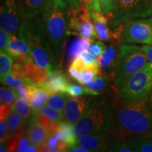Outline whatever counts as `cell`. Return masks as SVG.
I'll return each instance as SVG.
<instances>
[{
	"label": "cell",
	"mask_w": 152,
	"mask_h": 152,
	"mask_svg": "<svg viewBox=\"0 0 152 152\" xmlns=\"http://www.w3.org/2000/svg\"><path fill=\"white\" fill-rule=\"evenodd\" d=\"M113 130L111 137L127 139L145 135L152 130V111L147 106V100L122 102L116 98L113 108Z\"/></svg>",
	"instance_id": "obj_1"
},
{
	"label": "cell",
	"mask_w": 152,
	"mask_h": 152,
	"mask_svg": "<svg viewBox=\"0 0 152 152\" xmlns=\"http://www.w3.org/2000/svg\"><path fill=\"white\" fill-rule=\"evenodd\" d=\"M18 35L29 46L30 61L46 69L49 75L59 69L60 65L47 36L42 16L23 22Z\"/></svg>",
	"instance_id": "obj_2"
},
{
	"label": "cell",
	"mask_w": 152,
	"mask_h": 152,
	"mask_svg": "<svg viewBox=\"0 0 152 152\" xmlns=\"http://www.w3.org/2000/svg\"><path fill=\"white\" fill-rule=\"evenodd\" d=\"M73 8L64 0H53L52 5L42 13L45 31L56 59L61 66L69 36L70 22Z\"/></svg>",
	"instance_id": "obj_3"
},
{
	"label": "cell",
	"mask_w": 152,
	"mask_h": 152,
	"mask_svg": "<svg viewBox=\"0 0 152 152\" xmlns=\"http://www.w3.org/2000/svg\"><path fill=\"white\" fill-rule=\"evenodd\" d=\"M116 96H92L90 104L77 123L73 125L76 137L90 133H108L113 130V108Z\"/></svg>",
	"instance_id": "obj_4"
},
{
	"label": "cell",
	"mask_w": 152,
	"mask_h": 152,
	"mask_svg": "<svg viewBox=\"0 0 152 152\" xmlns=\"http://www.w3.org/2000/svg\"><path fill=\"white\" fill-rule=\"evenodd\" d=\"M149 63L142 47L135 44L123 43L114 73V82L118 87L142 69Z\"/></svg>",
	"instance_id": "obj_5"
},
{
	"label": "cell",
	"mask_w": 152,
	"mask_h": 152,
	"mask_svg": "<svg viewBox=\"0 0 152 152\" xmlns=\"http://www.w3.org/2000/svg\"><path fill=\"white\" fill-rule=\"evenodd\" d=\"M151 87L152 64L149 62L142 69L117 87V98L122 102L147 100Z\"/></svg>",
	"instance_id": "obj_6"
},
{
	"label": "cell",
	"mask_w": 152,
	"mask_h": 152,
	"mask_svg": "<svg viewBox=\"0 0 152 152\" xmlns=\"http://www.w3.org/2000/svg\"><path fill=\"white\" fill-rule=\"evenodd\" d=\"M115 40L121 44H152V16L128 20L112 28Z\"/></svg>",
	"instance_id": "obj_7"
},
{
	"label": "cell",
	"mask_w": 152,
	"mask_h": 152,
	"mask_svg": "<svg viewBox=\"0 0 152 152\" xmlns=\"http://www.w3.org/2000/svg\"><path fill=\"white\" fill-rule=\"evenodd\" d=\"M151 0H115L111 14L107 16L111 28L128 20L152 16Z\"/></svg>",
	"instance_id": "obj_8"
},
{
	"label": "cell",
	"mask_w": 152,
	"mask_h": 152,
	"mask_svg": "<svg viewBox=\"0 0 152 152\" xmlns=\"http://www.w3.org/2000/svg\"><path fill=\"white\" fill-rule=\"evenodd\" d=\"M70 32L71 35L87 38L91 42L97 39L94 23L87 8L80 7L78 9H73L70 22Z\"/></svg>",
	"instance_id": "obj_9"
},
{
	"label": "cell",
	"mask_w": 152,
	"mask_h": 152,
	"mask_svg": "<svg viewBox=\"0 0 152 152\" xmlns=\"http://www.w3.org/2000/svg\"><path fill=\"white\" fill-rule=\"evenodd\" d=\"M15 0H3L1 4L0 27L11 35H18L23 22Z\"/></svg>",
	"instance_id": "obj_10"
},
{
	"label": "cell",
	"mask_w": 152,
	"mask_h": 152,
	"mask_svg": "<svg viewBox=\"0 0 152 152\" xmlns=\"http://www.w3.org/2000/svg\"><path fill=\"white\" fill-rule=\"evenodd\" d=\"M92 95L87 96H68L65 109L64 111V121L73 125L84 115L90 105Z\"/></svg>",
	"instance_id": "obj_11"
},
{
	"label": "cell",
	"mask_w": 152,
	"mask_h": 152,
	"mask_svg": "<svg viewBox=\"0 0 152 152\" xmlns=\"http://www.w3.org/2000/svg\"><path fill=\"white\" fill-rule=\"evenodd\" d=\"M84 86L92 91L94 96L109 95L117 96V86L114 78L105 73H101L95 75L90 83Z\"/></svg>",
	"instance_id": "obj_12"
},
{
	"label": "cell",
	"mask_w": 152,
	"mask_h": 152,
	"mask_svg": "<svg viewBox=\"0 0 152 152\" xmlns=\"http://www.w3.org/2000/svg\"><path fill=\"white\" fill-rule=\"evenodd\" d=\"M23 20L39 16L52 5L53 0H15Z\"/></svg>",
	"instance_id": "obj_13"
},
{
	"label": "cell",
	"mask_w": 152,
	"mask_h": 152,
	"mask_svg": "<svg viewBox=\"0 0 152 152\" xmlns=\"http://www.w3.org/2000/svg\"><path fill=\"white\" fill-rule=\"evenodd\" d=\"M96 31L97 39L102 42H108L109 43H120L115 40L113 30L109 26V20L104 12L90 11ZM121 44V43H120Z\"/></svg>",
	"instance_id": "obj_14"
},
{
	"label": "cell",
	"mask_w": 152,
	"mask_h": 152,
	"mask_svg": "<svg viewBox=\"0 0 152 152\" xmlns=\"http://www.w3.org/2000/svg\"><path fill=\"white\" fill-rule=\"evenodd\" d=\"M110 134L90 133L77 139L76 145L86 149L89 151H106L109 143Z\"/></svg>",
	"instance_id": "obj_15"
},
{
	"label": "cell",
	"mask_w": 152,
	"mask_h": 152,
	"mask_svg": "<svg viewBox=\"0 0 152 152\" xmlns=\"http://www.w3.org/2000/svg\"><path fill=\"white\" fill-rule=\"evenodd\" d=\"M121 44H111L106 47L102 55L99 57V64L102 73L113 77L114 78L115 67L118 59Z\"/></svg>",
	"instance_id": "obj_16"
},
{
	"label": "cell",
	"mask_w": 152,
	"mask_h": 152,
	"mask_svg": "<svg viewBox=\"0 0 152 152\" xmlns=\"http://www.w3.org/2000/svg\"><path fill=\"white\" fill-rule=\"evenodd\" d=\"M69 79L68 76L58 69L54 73L49 75L45 83L41 85H37L42 87L49 94L56 93H65L68 85H69Z\"/></svg>",
	"instance_id": "obj_17"
},
{
	"label": "cell",
	"mask_w": 152,
	"mask_h": 152,
	"mask_svg": "<svg viewBox=\"0 0 152 152\" xmlns=\"http://www.w3.org/2000/svg\"><path fill=\"white\" fill-rule=\"evenodd\" d=\"M7 52L14 58V61L25 62L30 58L29 46L18 35H12Z\"/></svg>",
	"instance_id": "obj_18"
},
{
	"label": "cell",
	"mask_w": 152,
	"mask_h": 152,
	"mask_svg": "<svg viewBox=\"0 0 152 152\" xmlns=\"http://www.w3.org/2000/svg\"><path fill=\"white\" fill-rule=\"evenodd\" d=\"M28 133L32 143L41 147L48 139L47 128L36 118L35 114L28 121Z\"/></svg>",
	"instance_id": "obj_19"
},
{
	"label": "cell",
	"mask_w": 152,
	"mask_h": 152,
	"mask_svg": "<svg viewBox=\"0 0 152 152\" xmlns=\"http://www.w3.org/2000/svg\"><path fill=\"white\" fill-rule=\"evenodd\" d=\"M89 39L84 37H73L70 40L65 48V59L68 64H71L74 59L80 56L85 50H88L91 45Z\"/></svg>",
	"instance_id": "obj_20"
},
{
	"label": "cell",
	"mask_w": 152,
	"mask_h": 152,
	"mask_svg": "<svg viewBox=\"0 0 152 152\" xmlns=\"http://www.w3.org/2000/svg\"><path fill=\"white\" fill-rule=\"evenodd\" d=\"M24 75L34 84L41 85L47 81L49 74L46 69L28 59L24 62Z\"/></svg>",
	"instance_id": "obj_21"
},
{
	"label": "cell",
	"mask_w": 152,
	"mask_h": 152,
	"mask_svg": "<svg viewBox=\"0 0 152 152\" xmlns=\"http://www.w3.org/2000/svg\"><path fill=\"white\" fill-rule=\"evenodd\" d=\"M33 144L28 136V128L16 133L8 141L7 151L26 152L27 148Z\"/></svg>",
	"instance_id": "obj_22"
},
{
	"label": "cell",
	"mask_w": 152,
	"mask_h": 152,
	"mask_svg": "<svg viewBox=\"0 0 152 152\" xmlns=\"http://www.w3.org/2000/svg\"><path fill=\"white\" fill-rule=\"evenodd\" d=\"M7 121L9 139L20 131L28 128V122L26 120L24 119L23 117L20 113H18L14 108L7 118Z\"/></svg>",
	"instance_id": "obj_23"
},
{
	"label": "cell",
	"mask_w": 152,
	"mask_h": 152,
	"mask_svg": "<svg viewBox=\"0 0 152 152\" xmlns=\"http://www.w3.org/2000/svg\"><path fill=\"white\" fill-rule=\"evenodd\" d=\"M134 152H152V142L146 135H135L126 139Z\"/></svg>",
	"instance_id": "obj_24"
},
{
	"label": "cell",
	"mask_w": 152,
	"mask_h": 152,
	"mask_svg": "<svg viewBox=\"0 0 152 152\" xmlns=\"http://www.w3.org/2000/svg\"><path fill=\"white\" fill-rule=\"evenodd\" d=\"M1 83L14 89L18 88L22 85L34 84L30 80L26 77L23 71H11V73L1 79Z\"/></svg>",
	"instance_id": "obj_25"
},
{
	"label": "cell",
	"mask_w": 152,
	"mask_h": 152,
	"mask_svg": "<svg viewBox=\"0 0 152 152\" xmlns=\"http://www.w3.org/2000/svg\"><path fill=\"white\" fill-rule=\"evenodd\" d=\"M106 151L132 152L133 151L126 139L109 136V143Z\"/></svg>",
	"instance_id": "obj_26"
},
{
	"label": "cell",
	"mask_w": 152,
	"mask_h": 152,
	"mask_svg": "<svg viewBox=\"0 0 152 152\" xmlns=\"http://www.w3.org/2000/svg\"><path fill=\"white\" fill-rule=\"evenodd\" d=\"M14 109L20 113L27 122L34 115L30 104L26 99L22 96H18L14 103Z\"/></svg>",
	"instance_id": "obj_27"
},
{
	"label": "cell",
	"mask_w": 152,
	"mask_h": 152,
	"mask_svg": "<svg viewBox=\"0 0 152 152\" xmlns=\"http://www.w3.org/2000/svg\"><path fill=\"white\" fill-rule=\"evenodd\" d=\"M37 86L38 90L37 92H36L33 99L30 101V102L34 114L37 113L40 110L41 108L45 106V104L47 102V100H48L49 96L48 92H47L42 87H39V85H37Z\"/></svg>",
	"instance_id": "obj_28"
},
{
	"label": "cell",
	"mask_w": 152,
	"mask_h": 152,
	"mask_svg": "<svg viewBox=\"0 0 152 152\" xmlns=\"http://www.w3.org/2000/svg\"><path fill=\"white\" fill-rule=\"evenodd\" d=\"M68 95L64 93H56V94H51L47 100V104L53 109L64 112V109L67 102Z\"/></svg>",
	"instance_id": "obj_29"
},
{
	"label": "cell",
	"mask_w": 152,
	"mask_h": 152,
	"mask_svg": "<svg viewBox=\"0 0 152 152\" xmlns=\"http://www.w3.org/2000/svg\"><path fill=\"white\" fill-rule=\"evenodd\" d=\"M16 90L9 86H1L0 88V104L14 106L18 98Z\"/></svg>",
	"instance_id": "obj_30"
},
{
	"label": "cell",
	"mask_w": 152,
	"mask_h": 152,
	"mask_svg": "<svg viewBox=\"0 0 152 152\" xmlns=\"http://www.w3.org/2000/svg\"><path fill=\"white\" fill-rule=\"evenodd\" d=\"M14 58L8 52L1 51L0 54V77L2 79L12 71Z\"/></svg>",
	"instance_id": "obj_31"
},
{
	"label": "cell",
	"mask_w": 152,
	"mask_h": 152,
	"mask_svg": "<svg viewBox=\"0 0 152 152\" xmlns=\"http://www.w3.org/2000/svg\"><path fill=\"white\" fill-rule=\"evenodd\" d=\"M36 114H40V115H46L49 117V118L53 120V121H56V122L60 123L61 121H64V113L61 111H57V110L53 109L50 106L45 105L41 108L40 110L37 112Z\"/></svg>",
	"instance_id": "obj_32"
},
{
	"label": "cell",
	"mask_w": 152,
	"mask_h": 152,
	"mask_svg": "<svg viewBox=\"0 0 152 152\" xmlns=\"http://www.w3.org/2000/svg\"><path fill=\"white\" fill-rule=\"evenodd\" d=\"M68 96H80L82 95H92L94 96V93L89 89L85 86L83 87L82 85H75V84H69L66 88V92Z\"/></svg>",
	"instance_id": "obj_33"
},
{
	"label": "cell",
	"mask_w": 152,
	"mask_h": 152,
	"mask_svg": "<svg viewBox=\"0 0 152 152\" xmlns=\"http://www.w3.org/2000/svg\"><path fill=\"white\" fill-rule=\"evenodd\" d=\"M107 46L102 41H93L89 48V51L96 57H99Z\"/></svg>",
	"instance_id": "obj_34"
},
{
	"label": "cell",
	"mask_w": 152,
	"mask_h": 152,
	"mask_svg": "<svg viewBox=\"0 0 152 152\" xmlns=\"http://www.w3.org/2000/svg\"><path fill=\"white\" fill-rule=\"evenodd\" d=\"M7 119L0 120V140L1 144L8 143L9 140L8 126H7Z\"/></svg>",
	"instance_id": "obj_35"
},
{
	"label": "cell",
	"mask_w": 152,
	"mask_h": 152,
	"mask_svg": "<svg viewBox=\"0 0 152 152\" xmlns=\"http://www.w3.org/2000/svg\"><path fill=\"white\" fill-rule=\"evenodd\" d=\"M11 34L7 33L4 30H0V49L1 51L7 52L9 44L10 42Z\"/></svg>",
	"instance_id": "obj_36"
},
{
	"label": "cell",
	"mask_w": 152,
	"mask_h": 152,
	"mask_svg": "<svg viewBox=\"0 0 152 152\" xmlns=\"http://www.w3.org/2000/svg\"><path fill=\"white\" fill-rule=\"evenodd\" d=\"M96 75L97 74L96 73V72L92 71V70H89V71L83 72L81 73L80 78L78 83L82 85H85L87 83H90L94 77V76Z\"/></svg>",
	"instance_id": "obj_37"
},
{
	"label": "cell",
	"mask_w": 152,
	"mask_h": 152,
	"mask_svg": "<svg viewBox=\"0 0 152 152\" xmlns=\"http://www.w3.org/2000/svg\"><path fill=\"white\" fill-rule=\"evenodd\" d=\"M99 1L100 2L104 14L107 16H110L113 11L115 0H99Z\"/></svg>",
	"instance_id": "obj_38"
},
{
	"label": "cell",
	"mask_w": 152,
	"mask_h": 152,
	"mask_svg": "<svg viewBox=\"0 0 152 152\" xmlns=\"http://www.w3.org/2000/svg\"><path fill=\"white\" fill-rule=\"evenodd\" d=\"M13 108H14V106L0 104V119H7Z\"/></svg>",
	"instance_id": "obj_39"
},
{
	"label": "cell",
	"mask_w": 152,
	"mask_h": 152,
	"mask_svg": "<svg viewBox=\"0 0 152 152\" xmlns=\"http://www.w3.org/2000/svg\"><path fill=\"white\" fill-rule=\"evenodd\" d=\"M141 47L149 62L152 64V45H142Z\"/></svg>",
	"instance_id": "obj_40"
},
{
	"label": "cell",
	"mask_w": 152,
	"mask_h": 152,
	"mask_svg": "<svg viewBox=\"0 0 152 152\" xmlns=\"http://www.w3.org/2000/svg\"><path fill=\"white\" fill-rule=\"evenodd\" d=\"M31 85V84H30ZM28 85H22L21 86H20L18 88L15 89L16 91L17 94H18V96H22L26 99V92H27V88H28Z\"/></svg>",
	"instance_id": "obj_41"
},
{
	"label": "cell",
	"mask_w": 152,
	"mask_h": 152,
	"mask_svg": "<svg viewBox=\"0 0 152 152\" xmlns=\"http://www.w3.org/2000/svg\"><path fill=\"white\" fill-rule=\"evenodd\" d=\"M66 151H70V152H90L88 150L86 149H84V148L79 147V146H74L73 147L69 148L66 150Z\"/></svg>",
	"instance_id": "obj_42"
},
{
	"label": "cell",
	"mask_w": 152,
	"mask_h": 152,
	"mask_svg": "<svg viewBox=\"0 0 152 152\" xmlns=\"http://www.w3.org/2000/svg\"><path fill=\"white\" fill-rule=\"evenodd\" d=\"M66 3L68 4L71 7L75 9H78L80 7L79 0H64Z\"/></svg>",
	"instance_id": "obj_43"
},
{
	"label": "cell",
	"mask_w": 152,
	"mask_h": 152,
	"mask_svg": "<svg viewBox=\"0 0 152 152\" xmlns=\"http://www.w3.org/2000/svg\"><path fill=\"white\" fill-rule=\"evenodd\" d=\"M147 106L150 111H152V87L150 90L149 94L147 99Z\"/></svg>",
	"instance_id": "obj_44"
},
{
	"label": "cell",
	"mask_w": 152,
	"mask_h": 152,
	"mask_svg": "<svg viewBox=\"0 0 152 152\" xmlns=\"http://www.w3.org/2000/svg\"><path fill=\"white\" fill-rule=\"evenodd\" d=\"M92 1V0H79L80 7H85L87 9Z\"/></svg>",
	"instance_id": "obj_45"
},
{
	"label": "cell",
	"mask_w": 152,
	"mask_h": 152,
	"mask_svg": "<svg viewBox=\"0 0 152 152\" xmlns=\"http://www.w3.org/2000/svg\"><path fill=\"white\" fill-rule=\"evenodd\" d=\"M145 135L147 136V137L149 138V140L152 142V130L151 131V132H149V133H147V134H145Z\"/></svg>",
	"instance_id": "obj_46"
},
{
	"label": "cell",
	"mask_w": 152,
	"mask_h": 152,
	"mask_svg": "<svg viewBox=\"0 0 152 152\" xmlns=\"http://www.w3.org/2000/svg\"><path fill=\"white\" fill-rule=\"evenodd\" d=\"M151 7H152V0L151 1Z\"/></svg>",
	"instance_id": "obj_47"
},
{
	"label": "cell",
	"mask_w": 152,
	"mask_h": 152,
	"mask_svg": "<svg viewBox=\"0 0 152 152\" xmlns=\"http://www.w3.org/2000/svg\"><path fill=\"white\" fill-rule=\"evenodd\" d=\"M151 45H152V44H151Z\"/></svg>",
	"instance_id": "obj_48"
}]
</instances>
